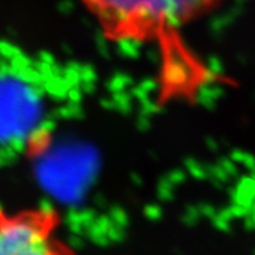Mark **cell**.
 I'll use <instances>...</instances> for the list:
<instances>
[{
    "label": "cell",
    "mask_w": 255,
    "mask_h": 255,
    "mask_svg": "<svg viewBox=\"0 0 255 255\" xmlns=\"http://www.w3.org/2000/svg\"><path fill=\"white\" fill-rule=\"evenodd\" d=\"M115 43L159 44L170 53L173 74L182 75L189 94L213 81V74L184 46L182 31L216 11L226 0H80ZM184 90V85H183ZM186 94V91H184Z\"/></svg>",
    "instance_id": "obj_1"
},
{
    "label": "cell",
    "mask_w": 255,
    "mask_h": 255,
    "mask_svg": "<svg viewBox=\"0 0 255 255\" xmlns=\"http://www.w3.org/2000/svg\"><path fill=\"white\" fill-rule=\"evenodd\" d=\"M60 230L61 216L51 207H0V255H77Z\"/></svg>",
    "instance_id": "obj_2"
},
{
    "label": "cell",
    "mask_w": 255,
    "mask_h": 255,
    "mask_svg": "<svg viewBox=\"0 0 255 255\" xmlns=\"http://www.w3.org/2000/svg\"><path fill=\"white\" fill-rule=\"evenodd\" d=\"M247 228H254V221H247Z\"/></svg>",
    "instance_id": "obj_3"
},
{
    "label": "cell",
    "mask_w": 255,
    "mask_h": 255,
    "mask_svg": "<svg viewBox=\"0 0 255 255\" xmlns=\"http://www.w3.org/2000/svg\"><path fill=\"white\" fill-rule=\"evenodd\" d=\"M254 255H255V251H254Z\"/></svg>",
    "instance_id": "obj_4"
}]
</instances>
